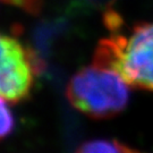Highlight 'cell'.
<instances>
[{
    "instance_id": "cell-5",
    "label": "cell",
    "mask_w": 153,
    "mask_h": 153,
    "mask_svg": "<svg viewBox=\"0 0 153 153\" xmlns=\"http://www.w3.org/2000/svg\"><path fill=\"white\" fill-rule=\"evenodd\" d=\"M15 127V119L8 102L1 99V137L5 138L10 134Z\"/></svg>"
},
{
    "instance_id": "cell-3",
    "label": "cell",
    "mask_w": 153,
    "mask_h": 153,
    "mask_svg": "<svg viewBox=\"0 0 153 153\" xmlns=\"http://www.w3.org/2000/svg\"><path fill=\"white\" fill-rule=\"evenodd\" d=\"M0 94L8 103H18L31 94L39 71L36 59L26 45L11 35H2Z\"/></svg>"
},
{
    "instance_id": "cell-6",
    "label": "cell",
    "mask_w": 153,
    "mask_h": 153,
    "mask_svg": "<svg viewBox=\"0 0 153 153\" xmlns=\"http://www.w3.org/2000/svg\"><path fill=\"white\" fill-rule=\"evenodd\" d=\"M7 1L11 2V4H15L17 6H22L27 10H35V8L38 6L36 0H7Z\"/></svg>"
},
{
    "instance_id": "cell-4",
    "label": "cell",
    "mask_w": 153,
    "mask_h": 153,
    "mask_svg": "<svg viewBox=\"0 0 153 153\" xmlns=\"http://www.w3.org/2000/svg\"><path fill=\"white\" fill-rule=\"evenodd\" d=\"M75 153H128L126 144L118 141L94 140L83 143Z\"/></svg>"
},
{
    "instance_id": "cell-7",
    "label": "cell",
    "mask_w": 153,
    "mask_h": 153,
    "mask_svg": "<svg viewBox=\"0 0 153 153\" xmlns=\"http://www.w3.org/2000/svg\"><path fill=\"white\" fill-rule=\"evenodd\" d=\"M126 149H127V152L128 153H141V152H138V151H136V150H134V149L127 146V145H126Z\"/></svg>"
},
{
    "instance_id": "cell-2",
    "label": "cell",
    "mask_w": 153,
    "mask_h": 153,
    "mask_svg": "<svg viewBox=\"0 0 153 153\" xmlns=\"http://www.w3.org/2000/svg\"><path fill=\"white\" fill-rule=\"evenodd\" d=\"M129 88L117 71L93 62L71 77L66 95L79 112L94 119H108L126 109Z\"/></svg>"
},
{
    "instance_id": "cell-1",
    "label": "cell",
    "mask_w": 153,
    "mask_h": 153,
    "mask_svg": "<svg viewBox=\"0 0 153 153\" xmlns=\"http://www.w3.org/2000/svg\"><path fill=\"white\" fill-rule=\"evenodd\" d=\"M93 62L117 71L131 88L153 91V23L101 40Z\"/></svg>"
}]
</instances>
